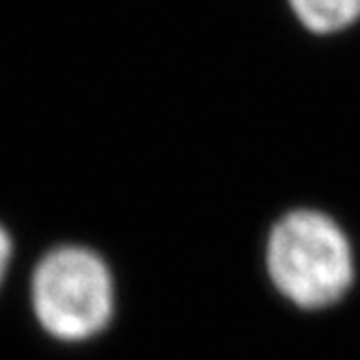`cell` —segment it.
Segmentation results:
<instances>
[{
	"instance_id": "obj_1",
	"label": "cell",
	"mask_w": 360,
	"mask_h": 360,
	"mask_svg": "<svg viewBox=\"0 0 360 360\" xmlns=\"http://www.w3.org/2000/svg\"><path fill=\"white\" fill-rule=\"evenodd\" d=\"M265 263L274 287L306 311L337 304L354 282L347 235L332 217L311 209L291 211L276 221Z\"/></svg>"
},
{
	"instance_id": "obj_2",
	"label": "cell",
	"mask_w": 360,
	"mask_h": 360,
	"mask_svg": "<svg viewBox=\"0 0 360 360\" xmlns=\"http://www.w3.org/2000/svg\"><path fill=\"white\" fill-rule=\"evenodd\" d=\"M33 311L48 334L85 341L111 321L113 278L107 263L87 248L48 252L33 274Z\"/></svg>"
},
{
	"instance_id": "obj_3",
	"label": "cell",
	"mask_w": 360,
	"mask_h": 360,
	"mask_svg": "<svg viewBox=\"0 0 360 360\" xmlns=\"http://www.w3.org/2000/svg\"><path fill=\"white\" fill-rule=\"evenodd\" d=\"M300 22L313 33H337L360 18V0H291Z\"/></svg>"
},
{
	"instance_id": "obj_4",
	"label": "cell",
	"mask_w": 360,
	"mask_h": 360,
	"mask_svg": "<svg viewBox=\"0 0 360 360\" xmlns=\"http://www.w3.org/2000/svg\"><path fill=\"white\" fill-rule=\"evenodd\" d=\"M11 239H9V233L0 226V285H3V278L7 274V267H9V261H11Z\"/></svg>"
}]
</instances>
